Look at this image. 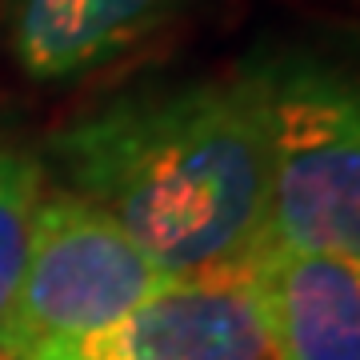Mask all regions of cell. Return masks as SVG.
Masks as SVG:
<instances>
[{
	"mask_svg": "<svg viewBox=\"0 0 360 360\" xmlns=\"http://www.w3.org/2000/svg\"><path fill=\"white\" fill-rule=\"evenodd\" d=\"M60 188L120 224L165 276L245 264L269 229L260 104L236 77L144 84L52 132Z\"/></svg>",
	"mask_w": 360,
	"mask_h": 360,
	"instance_id": "1",
	"label": "cell"
},
{
	"mask_svg": "<svg viewBox=\"0 0 360 360\" xmlns=\"http://www.w3.org/2000/svg\"><path fill=\"white\" fill-rule=\"evenodd\" d=\"M257 92L269 229L264 245L360 257V72L312 52L248 60Z\"/></svg>",
	"mask_w": 360,
	"mask_h": 360,
	"instance_id": "2",
	"label": "cell"
},
{
	"mask_svg": "<svg viewBox=\"0 0 360 360\" xmlns=\"http://www.w3.org/2000/svg\"><path fill=\"white\" fill-rule=\"evenodd\" d=\"M168 276L108 212L68 188H44L0 356L32 360L52 345L89 336L120 321Z\"/></svg>",
	"mask_w": 360,
	"mask_h": 360,
	"instance_id": "3",
	"label": "cell"
},
{
	"mask_svg": "<svg viewBox=\"0 0 360 360\" xmlns=\"http://www.w3.org/2000/svg\"><path fill=\"white\" fill-rule=\"evenodd\" d=\"M32 360H269L248 260L168 276L120 321Z\"/></svg>",
	"mask_w": 360,
	"mask_h": 360,
	"instance_id": "4",
	"label": "cell"
},
{
	"mask_svg": "<svg viewBox=\"0 0 360 360\" xmlns=\"http://www.w3.org/2000/svg\"><path fill=\"white\" fill-rule=\"evenodd\" d=\"M269 360H360V257L260 245L248 257Z\"/></svg>",
	"mask_w": 360,
	"mask_h": 360,
	"instance_id": "5",
	"label": "cell"
},
{
	"mask_svg": "<svg viewBox=\"0 0 360 360\" xmlns=\"http://www.w3.org/2000/svg\"><path fill=\"white\" fill-rule=\"evenodd\" d=\"M180 0H8V49L28 80L65 84L141 49Z\"/></svg>",
	"mask_w": 360,
	"mask_h": 360,
	"instance_id": "6",
	"label": "cell"
},
{
	"mask_svg": "<svg viewBox=\"0 0 360 360\" xmlns=\"http://www.w3.org/2000/svg\"><path fill=\"white\" fill-rule=\"evenodd\" d=\"M44 188H49V165L20 144L0 141V336L20 281L32 212Z\"/></svg>",
	"mask_w": 360,
	"mask_h": 360,
	"instance_id": "7",
	"label": "cell"
},
{
	"mask_svg": "<svg viewBox=\"0 0 360 360\" xmlns=\"http://www.w3.org/2000/svg\"><path fill=\"white\" fill-rule=\"evenodd\" d=\"M0 360H4V356H0Z\"/></svg>",
	"mask_w": 360,
	"mask_h": 360,
	"instance_id": "8",
	"label": "cell"
}]
</instances>
